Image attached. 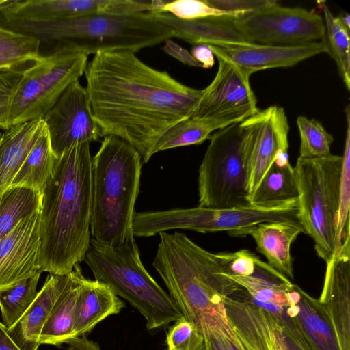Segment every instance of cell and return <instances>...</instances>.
Masks as SVG:
<instances>
[{
  "label": "cell",
  "instance_id": "8fae6325",
  "mask_svg": "<svg viewBox=\"0 0 350 350\" xmlns=\"http://www.w3.org/2000/svg\"><path fill=\"white\" fill-rule=\"evenodd\" d=\"M234 25L247 43L299 45L322 39L323 18L313 10L275 4L234 18Z\"/></svg>",
  "mask_w": 350,
  "mask_h": 350
},
{
  "label": "cell",
  "instance_id": "3957f363",
  "mask_svg": "<svg viewBox=\"0 0 350 350\" xmlns=\"http://www.w3.org/2000/svg\"><path fill=\"white\" fill-rule=\"evenodd\" d=\"M159 235L152 266L183 316L196 325L209 316L226 317L225 300L241 287L228 276L216 254L183 233Z\"/></svg>",
  "mask_w": 350,
  "mask_h": 350
},
{
  "label": "cell",
  "instance_id": "e575fe53",
  "mask_svg": "<svg viewBox=\"0 0 350 350\" xmlns=\"http://www.w3.org/2000/svg\"><path fill=\"white\" fill-rule=\"evenodd\" d=\"M297 124L301 141L299 158H321L331 154L334 137L320 122L299 116Z\"/></svg>",
  "mask_w": 350,
  "mask_h": 350
},
{
  "label": "cell",
  "instance_id": "52a82bcc",
  "mask_svg": "<svg viewBox=\"0 0 350 350\" xmlns=\"http://www.w3.org/2000/svg\"><path fill=\"white\" fill-rule=\"evenodd\" d=\"M342 156L297 159L294 168L298 189V219L326 263L339 249L337 221Z\"/></svg>",
  "mask_w": 350,
  "mask_h": 350
},
{
  "label": "cell",
  "instance_id": "bcb514c9",
  "mask_svg": "<svg viewBox=\"0 0 350 350\" xmlns=\"http://www.w3.org/2000/svg\"><path fill=\"white\" fill-rule=\"evenodd\" d=\"M0 350H21L8 332L3 323L0 322Z\"/></svg>",
  "mask_w": 350,
  "mask_h": 350
},
{
  "label": "cell",
  "instance_id": "9c48e42d",
  "mask_svg": "<svg viewBox=\"0 0 350 350\" xmlns=\"http://www.w3.org/2000/svg\"><path fill=\"white\" fill-rule=\"evenodd\" d=\"M299 222L297 200L273 206L249 204L230 208L197 206L163 211L135 212L133 219L135 237H148L174 229L201 233L227 231L231 236L260 223Z\"/></svg>",
  "mask_w": 350,
  "mask_h": 350
},
{
  "label": "cell",
  "instance_id": "ba28073f",
  "mask_svg": "<svg viewBox=\"0 0 350 350\" xmlns=\"http://www.w3.org/2000/svg\"><path fill=\"white\" fill-rule=\"evenodd\" d=\"M198 170L199 206L230 208L249 205L246 133L241 122L211 135Z\"/></svg>",
  "mask_w": 350,
  "mask_h": 350
},
{
  "label": "cell",
  "instance_id": "e0dca14e",
  "mask_svg": "<svg viewBox=\"0 0 350 350\" xmlns=\"http://www.w3.org/2000/svg\"><path fill=\"white\" fill-rule=\"evenodd\" d=\"M326 264L318 300L329 317L340 350H350V236Z\"/></svg>",
  "mask_w": 350,
  "mask_h": 350
},
{
  "label": "cell",
  "instance_id": "c3c4849f",
  "mask_svg": "<svg viewBox=\"0 0 350 350\" xmlns=\"http://www.w3.org/2000/svg\"><path fill=\"white\" fill-rule=\"evenodd\" d=\"M339 22L343 25L345 28L350 29V16L347 13H342L341 15L337 16Z\"/></svg>",
  "mask_w": 350,
  "mask_h": 350
},
{
  "label": "cell",
  "instance_id": "f546056e",
  "mask_svg": "<svg viewBox=\"0 0 350 350\" xmlns=\"http://www.w3.org/2000/svg\"><path fill=\"white\" fill-rule=\"evenodd\" d=\"M42 194L21 187H9L0 195V239L18 222L41 208Z\"/></svg>",
  "mask_w": 350,
  "mask_h": 350
},
{
  "label": "cell",
  "instance_id": "ac0fdd59",
  "mask_svg": "<svg viewBox=\"0 0 350 350\" xmlns=\"http://www.w3.org/2000/svg\"><path fill=\"white\" fill-rule=\"evenodd\" d=\"M206 45L214 55L224 57L252 74L269 68L293 66L312 56L327 53L323 41L294 46L250 43L229 47Z\"/></svg>",
  "mask_w": 350,
  "mask_h": 350
},
{
  "label": "cell",
  "instance_id": "f1b7e54d",
  "mask_svg": "<svg viewBox=\"0 0 350 350\" xmlns=\"http://www.w3.org/2000/svg\"><path fill=\"white\" fill-rule=\"evenodd\" d=\"M294 168L288 163L279 165L275 162L249 196L250 204L258 206L280 205L298 198Z\"/></svg>",
  "mask_w": 350,
  "mask_h": 350
},
{
  "label": "cell",
  "instance_id": "d6986e66",
  "mask_svg": "<svg viewBox=\"0 0 350 350\" xmlns=\"http://www.w3.org/2000/svg\"><path fill=\"white\" fill-rule=\"evenodd\" d=\"M104 0H5L0 5L4 22L48 23L100 14Z\"/></svg>",
  "mask_w": 350,
  "mask_h": 350
},
{
  "label": "cell",
  "instance_id": "f907efd6",
  "mask_svg": "<svg viewBox=\"0 0 350 350\" xmlns=\"http://www.w3.org/2000/svg\"><path fill=\"white\" fill-rule=\"evenodd\" d=\"M5 0H0V5L4 2Z\"/></svg>",
  "mask_w": 350,
  "mask_h": 350
},
{
  "label": "cell",
  "instance_id": "7402d4cb",
  "mask_svg": "<svg viewBox=\"0 0 350 350\" xmlns=\"http://www.w3.org/2000/svg\"><path fill=\"white\" fill-rule=\"evenodd\" d=\"M151 14L159 22L173 29L176 37L192 44L229 47L247 43L236 28L234 17L209 16L183 20L168 13Z\"/></svg>",
  "mask_w": 350,
  "mask_h": 350
},
{
  "label": "cell",
  "instance_id": "6da1fadb",
  "mask_svg": "<svg viewBox=\"0 0 350 350\" xmlns=\"http://www.w3.org/2000/svg\"><path fill=\"white\" fill-rule=\"evenodd\" d=\"M93 117L101 137H118L146 163L159 138L189 118L202 94L154 69L129 51L96 53L85 72Z\"/></svg>",
  "mask_w": 350,
  "mask_h": 350
},
{
  "label": "cell",
  "instance_id": "4fadbf2b",
  "mask_svg": "<svg viewBox=\"0 0 350 350\" xmlns=\"http://www.w3.org/2000/svg\"><path fill=\"white\" fill-rule=\"evenodd\" d=\"M44 120L52 150L57 157L74 144L91 143L101 137L87 90L79 80L66 88Z\"/></svg>",
  "mask_w": 350,
  "mask_h": 350
},
{
  "label": "cell",
  "instance_id": "681fc988",
  "mask_svg": "<svg viewBox=\"0 0 350 350\" xmlns=\"http://www.w3.org/2000/svg\"><path fill=\"white\" fill-rule=\"evenodd\" d=\"M2 136H3V132L0 131V142L1 140Z\"/></svg>",
  "mask_w": 350,
  "mask_h": 350
},
{
  "label": "cell",
  "instance_id": "7bdbcfd3",
  "mask_svg": "<svg viewBox=\"0 0 350 350\" xmlns=\"http://www.w3.org/2000/svg\"><path fill=\"white\" fill-rule=\"evenodd\" d=\"M165 42L163 50L168 55L176 58L180 62L193 67L202 68L191 55V54L171 39H167Z\"/></svg>",
  "mask_w": 350,
  "mask_h": 350
},
{
  "label": "cell",
  "instance_id": "836d02e7",
  "mask_svg": "<svg viewBox=\"0 0 350 350\" xmlns=\"http://www.w3.org/2000/svg\"><path fill=\"white\" fill-rule=\"evenodd\" d=\"M40 41L0 25V69L23 66L40 57Z\"/></svg>",
  "mask_w": 350,
  "mask_h": 350
},
{
  "label": "cell",
  "instance_id": "8d00e7d4",
  "mask_svg": "<svg viewBox=\"0 0 350 350\" xmlns=\"http://www.w3.org/2000/svg\"><path fill=\"white\" fill-rule=\"evenodd\" d=\"M196 326L204 336L206 350H243L226 317L209 316Z\"/></svg>",
  "mask_w": 350,
  "mask_h": 350
},
{
  "label": "cell",
  "instance_id": "cb8c5ba5",
  "mask_svg": "<svg viewBox=\"0 0 350 350\" xmlns=\"http://www.w3.org/2000/svg\"><path fill=\"white\" fill-rule=\"evenodd\" d=\"M124 306L106 284L83 276L76 301L73 338L90 332L107 317L118 314Z\"/></svg>",
  "mask_w": 350,
  "mask_h": 350
},
{
  "label": "cell",
  "instance_id": "ab89813d",
  "mask_svg": "<svg viewBox=\"0 0 350 350\" xmlns=\"http://www.w3.org/2000/svg\"><path fill=\"white\" fill-rule=\"evenodd\" d=\"M26 68L0 69V130L10 128V115L15 92Z\"/></svg>",
  "mask_w": 350,
  "mask_h": 350
},
{
  "label": "cell",
  "instance_id": "603a6c76",
  "mask_svg": "<svg viewBox=\"0 0 350 350\" xmlns=\"http://www.w3.org/2000/svg\"><path fill=\"white\" fill-rule=\"evenodd\" d=\"M295 323L306 350H340L329 317L318 299L300 288L297 302L286 306Z\"/></svg>",
  "mask_w": 350,
  "mask_h": 350
},
{
  "label": "cell",
  "instance_id": "277c9868",
  "mask_svg": "<svg viewBox=\"0 0 350 350\" xmlns=\"http://www.w3.org/2000/svg\"><path fill=\"white\" fill-rule=\"evenodd\" d=\"M141 169L142 157L134 147L118 137H104L92 164L90 232L101 244L116 246L135 237Z\"/></svg>",
  "mask_w": 350,
  "mask_h": 350
},
{
  "label": "cell",
  "instance_id": "f6af8a7d",
  "mask_svg": "<svg viewBox=\"0 0 350 350\" xmlns=\"http://www.w3.org/2000/svg\"><path fill=\"white\" fill-rule=\"evenodd\" d=\"M66 343L68 345L66 350H101L97 342L85 337H75L70 339Z\"/></svg>",
  "mask_w": 350,
  "mask_h": 350
},
{
  "label": "cell",
  "instance_id": "2e32d148",
  "mask_svg": "<svg viewBox=\"0 0 350 350\" xmlns=\"http://www.w3.org/2000/svg\"><path fill=\"white\" fill-rule=\"evenodd\" d=\"M224 306L227 321L243 350H286L282 325L274 315L245 295L241 299L226 298Z\"/></svg>",
  "mask_w": 350,
  "mask_h": 350
},
{
  "label": "cell",
  "instance_id": "8992f818",
  "mask_svg": "<svg viewBox=\"0 0 350 350\" xmlns=\"http://www.w3.org/2000/svg\"><path fill=\"white\" fill-rule=\"evenodd\" d=\"M84 261L96 280L142 314L148 330L163 327L183 317L173 299L144 267L134 237L116 246L92 238Z\"/></svg>",
  "mask_w": 350,
  "mask_h": 350
},
{
  "label": "cell",
  "instance_id": "d590c367",
  "mask_svg": "<svg viewBox=\"0 0 350 350\" xmlns=\"http://www.w3.org/2000/svg\"><path fill=\"white\" fill-rule=\"evenodd\" d=\"M347 131L342 161L340 183L339 209L337 221V241L339 248L349 234L350 205V109H345Z\"/></svg>",
  "mask_w": 350,
  "mask_h": 350
},
{
  "label": "cell",
  "instance_id": "ee69618b",
  "mask_svg": "<svg viewBox=\"0 0 350 350\" xmlns=\"http://www.w3.org/2000/svg\"><path fill=\"white\" fill-rule=\"evenodd\" d=\"M191 54L204 68H210L215 64V55L211 49L206 44L195 45L191 49Z\"/></svg>",
  "mask_w": 350,
  "mask_h": 350
},
{
  "label": "cell",
  "instance_id": "7dc6e473",
  "mask_svg": "<svg viewBox=\"0 0 350 350\" xmlns=\"http://www.w3.org/2000/svg\"><path fill=\"white\" fill-rule=\"evenodd\" d=\"M282 337L286 350H306L296 338L294 337L283 325Z\"/></svg>",
  "mask_w": 350,
  "mask_h": 350
},
{
  "label": "cell",
  "instance_id": "ffe728a7",
  "mask_svg": "<svg viewBox=\"0 0 350 350\" xmlns=\"http://www.w3.org/2000/svg\"><path fill=\"white\" fill-rule=\"evenodd\" d=\"M72 271L49 273L36 298L17 323L8 330L21 350H38L42 329L58 298L71 283Z\"/></svg>",
  "mask_w": 350,
  "mask_h": 350
},
{
  "label": "cell",
  "instance_id": "83f0119b",
  "mask_svg": "<svg viewBox=\"0 0 350 350\" xmlns=\"http://www.w3.org/2000/svg\"><path fill=\"white\" fill-rule=\"evenodd\" d=\"M57 159L52 150L45 124L10 187H26L42 194L44 188L52 175Z\"/></svg>",
  "mask_w": 350,
  "mask_h": 350
},
{
  "label": "cell",
  "instance_id": "60d3db41",
  "mask_svg": "<svg viewBox=\"0 0 350 350\" xmlns=\"http://www.w3.org/2000/svg\"><path fill=\"white\" fill-rule=\"evenodd\" d=\"M226 273L238 276H250L256 269L257 256L246 249L234 252L216 254Z\"/></svg>",
  "mask_w": 350,
  "mask_h": 350
},
{
  "label": "cell",
  "instance_id": "4dcf8cb0",
  "mask_svg": "<svg viewBox=\"0 0 350 350\" xmlns=\"http://www.w3.org/2000/svg\"><path fill=\"white\" fill-rule=\"evenodd\" d=\"M318 7L323 13L325 35L322 41L327 48V53L335 61L340 76L347 90L350 88V38L347 29L334 16L326 3L318 1Z\"/></svg>",
  "mask_w": 350,
  "mask_h": 350
},
{
  "label": "cell",
  "instance_id": "30bf717a",
  "mask_svg": "<svg viewBox=\"0 0 350 350\" xmlns=\"http://www.w3.org/2000/svg\"><path fill=\"white\" fill-rule=\"evenodd\" d=\"M88 56L58 47L26 68L12 100L10 127L44 119L66 88L85 73Z\"/></svg>",
  "mask_w": 350,
  "mask_h": 350
},
{
  "label": "cell",
  "instance_id": "b9f144b4",
  "mask_svg": "<svg viewBox=\"0 0 350 350\" xmlns=\"http://www.w3.org/2000/svg\"><path fill=\"white\" fill-rule=\"evenodd\" d=\"M211 7L240 16L278 3L275 0H205Z\"/></svg>",
  "mask_w": 350,
  "mask_h": 350
},
{
  "label": "cell",
  "instance_id": "7c38bea8",
  "mask_svg": "<svg viewBox=\"0 0 350 350\" xmlns=\"http://www.w3.org/2000/svg\"><path fill=\"white\" fill-rule=\"evenodd\" d=\"M219 68L212 82L202 90L189 117L204 118L221 129L240 123L259 109L250 83L252 73L219 55H214Z\"/></svg>",
  "mask_w": 350,
  "mask_h": 350
},
{
  "label": "cell",
  "instance_id": "f35d334b",
  "mask_svg": "<svg viewBox=\"0 0 350 350\" xmlns=\"http://www.w3.org/2000/svg\"><path fill=\"white\" fill-rule=\"evenodd\" d=\"M167 350H206L198 327L184 317L174 322L166 335Z\"/></svg>",
  "mask_w": 350,
  "mask_h": 350
},
{
  "label": "cell",
  "instance_id": "484cf974",
  "mask_svg": "<svg viewBox=\"0 0 350 350\" xmlns=\"http://www.w3.org/2000/svg\"><path fill=\"white\" fill-rule=\"evenodd\" d=\"M226 274L254 301L280 306L288 305V294L295 284L259 258L256 259V269L252 275Z\"/></svg>",
  "mask_w": 350,
  "mask_h": 350
},
{
  "label": "cell",
  "instance_id": "d4e9b609",
  "mask_svg": "<svg viewBox=\"0 0 350 350\" xmlns=\"http://www.w3.org/2000/svg\"><path fill=\"white\" fill-rule=\"evenodd\" d=\"M45 127L44 119L12 126L3 132L0 142V195L15 175Z\"/></svg>",
  "mask_w": 350,
  "mask_h": 350
},
{
  "label": "cell",
  "instance_id": "7a4b0ae2",
  "mask_svg": "<svg viewBox=\"0 0 350 350\" xmlns=\"http://www.w3.org/2000/svg\"><path fill=\"white\" fill-rule=\"evenodd\" d=\"M90 144H74L57 157L44 188L38 258L42 272L68 274L84 261L92 239Z\"/></svg>",
  "mask_w": 350,
  "mask_h": 350
},
{
  "label": "cell",
  "instance_id": "5b68a950",
  "mask_svg": "<svg viewBox=\"0 0 350 350\" xmlns=\"http://www.w3.org/2000/svg\"><path fill=\"white\" fill-rule=\"evenodd\" d=\"M5 27L64 47L95 55L105 51L136 53L176 37L175 31L149 12L127 15L94 14L48 23H5ZM54 48V49H55Z\"/></svg>",
  "mask_w": 350,
  "mask_h": 350
},
{
  "label": "cell",
  "instance_id": "d6a6232c",
  "mask_svg": "<svg viewBox=\"0 0 350 350\" xmlns=\"http://www.w3.org/2000/svg\"><path fill=\"white\" fill-rule=\"evenodd\" d=\"M42 271L0 290V309L8 330L20 320L36 298L37 285Z\"/></svg>",
  "mask_w": 350,
  "mask_h": 350
},
{
  "label": "cell",
  "instance_id": "5bb4252c",
  "mask_svg": "<svg viewBox=\"0 0 350 350\" xmlns=\"http://www.w3.org/2000/svg\"><path fill=\"white\" fill-rule=\"evenodd\" d=\"M241 124L246 133L250 195L277 155L288 153L289 125L284 109L276 105L258 110Z\"/></svg>",
  "mask_w": 350,
  "mask_h": 350
},
{
  "label": "cell",
  "instance_id": "1f68e13d",
  "mask_svg": "<svg viewBox=\"0 0 350 350\" xmlns=\"http://www.w3.org/2000/svg\"><path fill=\"white\" fill-rule=\"evenodd\" d=\"M220 126L209 120L189 117L182 120L169 129L159 138L154 148V154L174 148L200 144L209 139L213 131Z\"/></svg>",
  "mask_w": 350,
  "mask_h": 350
},
{
  "label": "cell",
  "instance_id": "9a60e30c",
  "mask_svg": "<svg viewBox=\"0 0 350 350\" xmlns=\"http://www.w3.org/2000/svg\"><path fill=\"white\" fill-rule=\"evenodd\" d=\"M40 209L21 219L0 239V290L38 271Z\"/></svg>",
  "mask_w": 350,
  "mask_h": 350
},
{
  "label": "cell",
  "instance_id": "74e56055",
  "mask_svg": "<svg viewBox=\"0 0 350 350\" xmlns=\"http://www.w3.org/2000/svg\"><path fill=\"white\" fill-rule=\"evenodd\" d=\"M150 13H168L183 20H195L209 16H223L240 17L237 14L213 8L208 5L205 0L163 1L154 12Z\"/></svg>",
  "mask_w": 350,
  "mask_h": 350
},
{
  "label": "cell",
  "instance_id": "4316f807",
  "mask_svg": "<svg viewBox=\"0 0 350 350\" xmlns=\"http://www.w3.org/2000/svg\"><path fill=\"white\" fill-rule=\"evenodd\" d=\"M72 273L71 283L57 300L42 329L40 345L57 346L73 338L75 306L83 275L79 264L74 267Z\"/></svg>",
  "mask_w": 350,
  "mask_h": 350
},
{
  "label": "cell",
  "instance_id": "44dd1931",
  "mask_svg": "<svg viewBox=\"0 0 350 350\" xmlns=\"http://www.w3.org/2000/svg\"><path fill=\"white\" fill-rule=\"evenodd\" d=\"M302 232L304 231L299 222L273 221L258 224L232 236H251L256 250L265 256L268 264L288 279H293L291 247Z\"/></svg>",
  "mask_w": 350,
  "mask_h": 350
}]
</instances>
